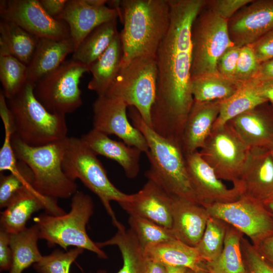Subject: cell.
I'll list each match as a JSON object with an SVG mask.
<instances>
[{"instance_id":"6da1fadb","label":"cell","mask_w":273,"mask_h":273,"mask_svg":"<svg viewBox=\"0 0 273 273\" xmlns=\"http://www.w3.org/2000/svg\"><path fill=\"white\" fill-rule=\"evenodd\" d=\"M206 0H169L170 21L156 54L157 89L151 127L162 137L181 143L194 100L192 92L191 28Z\"/></svg>"},{"instance_id":"7a4b0ae2","label":"cell","mask_w":273,"mask_h":273,"mask_svg":"<svg viewBox=\"0 0 273 273\" xmlns=\"http://www.w3.org/2000/svg\"><path fill=\"white\" fill-rule=\"evenodd\" d=\"M121 8V65L138 57H155L170 25L169 0H122Z\"/></svg>"},{"instance_id":"3957f363","label":"cell","mask_w":273,"mask_h":273,"mask_svg":"<svg viewBox=\"0 0 273 273\" xmlns=\"http://www.w3.org/2000/svg\"><path fill=\"white\" fill-rule=\"evenodd\" d=\"M128 109L132 124L141 131L148 144V151L145 153L150 164L145 173L148 179L155 182L171 197L197 203L181 145L155 132L144 121L135 108L129 106Z\"/></svg>"},{"instance_id":"277c9868","label":"cell","mask_w":273,"mask_h":273,"mask_svg":"<svg viewBox=\"0 0 273 273\" xmlns=\"http://www.w3.org/2000/svg\"><path fill=\"white\" fill-rule=\"evenodd\" d=\"M34 86L27 81L16 95L7 100L12 135L32 147L64 140L68 137L65 115L48 111L35 97Z\"/></svg>"},{"instance_id":"5b68a950","label":"cell","mask_w":273,"mask_h":273,"mask_svg":"<svg viewBox=\"0 0 273 273\" xmlns=\"http://www.w3.org/2000/svg\"><path fill=\"white\" fill-rule=\"evenodd\" d=\"M70 206L67 213L55 216L44 213L33 218L39 239L46 240L50 246L58 245L65 251L74 246L93 252L100 258H107L86 232V225L94 212L91 197L77 190L71 197Z\"/></svg>"},{"instance_id":"8992f818","label":"cell","mask_w":273,"mask_h":273,"mask_svg":"<svg viewBox=\"0 0 273 273\" xmlns=\"http://www.w3.org/2000/svg\"><path fill=\"white\" fill-rule=\"evenodd\" d=\"M64 140L32 147L13 135L11 139L17 159L24 163L33 174L34 188L44 196L57 199L71 198L77 191L75 181L68 177L63 169Z\"/></svg>"},{"instance_id":"52a82bcc","label":"cell","mask_w":273,"mask_h":273,"mask_svg":"<svg viewBox=\"0 0 273 273\" xmlns=\"http://www.w3.org/2000/svg\"><path fill=\"white\" fill-rule=\"evenodd\" d=\"M64 172L70 179H78L100 199L113 224L121 223L115 216L110 202L118 204L128 196L118 189L110 180L102 163L81 138L67 137L64 141L62 156Z\"/></svg>"},{"instance_id":"ba28073f","label":"cell","mask_w":273,"mask_h":273,"mask_svg":"<svg viewBox=\"0 0 273 273\" xmlns=\"http://www.w3.org/2000/svg\"><path fill=\"white\" fill-rule=\"evenodd\" d=\"M157 81L155 57H138L121 65L105 95L117 98L136 108L151 127V112L155 102Z\"/></svg>"},{"instance_id":"9c48e42d","label":"cell","mask_w":273,"mask_h":273,"mask_svg":"<svg viewBox=\"0 0 273 273\" xmlns=\"http://www.w3.org/2000/svg\"><path fill=\"white\" fill-rule=\"evenodd\" d=\"M228 21L205 5L195 18L191 28V78L216 71L219 58L234 45L229 36Z\"/></svg>"},{"instance_id":"30bf717a","label":"cell","mask_w":273,"mask_h":273,"mask_svg":"<svg viewBox=\"0 0 273 273\" xmlns=\"http://www.w3.org/2000/svg\"><path fill=\"white\" fill-rule=\"evenodd\" d=\"M89 67L73 59L65 61L56 70L35 85L37 99L50 112L66 115L82 105L81 78Z\"/></svg>"},{"instance_id":"8fae6325","label":"cell","mask_w":273,"mask_h":273,"mask_svg":"<svg viewBox=\"0 0 273 273\" xmlns=\"http://www.w3.org/2000/svg\"><path fill=\"white\" fill-rule=\"evenodd\" d=\"M249 150L228 122L212 130L199 152L220 179L231 181L236 187Z\"/></svg>"},{"instance_id":"7c38bea8","label":"cell","mask_w":273,"mask_h":273,"mask_svg":"<svg viewBox=\"0 0 273 273\" xmlns=\"http://www.w3.org/2000/svg\"><path fill=\"white\" fill-rule=\"evenodd\" d=\"M219 219L248 237L254 247L273 235V218L262 203L241 196L236 201L205 207Z\"/></svg>"},{"instance_id":"4fadbf2b","label":"cell","mask_w":273,"mask_h":273,"mask_svg":"<svg viewBox=\"0 0 273 273\" xmlns=\"http://www.w3.org/2000/svg\"><path fill=\"white\" fill-rule=\"evenodd\" d=\"M0 15L1 19L17 24L39 38L70 37L67 24L49 15L39 0L1 1Z\"/></svg>"},{"instance_id":"5bb4252c","label":"cell","mask_w":273,"mask_h":273,"mask_svg":"<svg viewBox=\"0 0 273 273\" xmlns=\"http://www.w3.org/2000/svg\"><path fill=\"white\" fill-rule=\"evenodd\" d=\"M128 106L114 97L98 96L93 104L94 129L106 134H115L126 144L146 153L147 142L141 131L128 120Z\"/></svg>"},{"instance_id":"9a60e30c","label":"cell","mask_w":273,"mask_h":273,"mask_svg":"<svg viewBox=\"0 0 273 273\" xmlns=\"http://www.w3.org/2000/svg\"><path fill=\"white\" fill-rule=\"evenodd\" d=\"M191 186L196 202L204 207L235 201L241 196L238 189H229L197 151L185 155Z\"/></svg>"},{"instance_id":"2e32d148","label":"cell","mask_w":273,"mask_h":273,"mask_svg":"<svg viewBox=\"0 0 273 273\" xmlns=\"http://www.w3.org/2000/svg\"><path fill=\"white\" fill-rule=\"evenodd\" d=\"M273 28V0H252L228 21L230 39L235 46L250 45Z\"/></svg>"},{"instance_id":"e0dca14e","label":"cell","mask_w":273,"mask_h":273,"mask_svg":"<svg viewBox=\"0 0 273 273\" xmlns=\"http://www.w3.org/2000/svg\"><path fill=\"white\" fill-rule=\"evenodd\" d=\"M41 209L55 216L66 213L58 204L57 199L40 194L32 185L25 186L1 212L0 229L9 234L20 232L26 228L31 215Z\"/></svg>"},{"instance_id":"ac0fdd59","label":"cell","mask_w":273,"mask_h":273,"mask_svg":"<svg viewBox=\"0 0 273 273\" xmlns=\"http://www.w3.org/2000/svg\"><path fill=\"white\" fill-rule=\"evenodd\" d=\"M236 188L240 195L263 202L273 195V158L270 150L251 148Z\"/></svg>"},{"instance_id":"d6986e66","label":"cell","mask_w":273,"mask_h":273,"mask_svg":"<svg viewBox=\"0 0 273 273\" xmlns=\"http://www.w3.org/2000/svg\"><path fill=\"white\" fill-rule=\"evenodd\" d=\"M171 197L153 181L147 182L138 192L128 195L119 203L129 216L149 219L171 229L172 224Z\"/></svg>"},{"instance_id":"ffe728a7","label":"cell","mask_w":273,"mask_h":273,"mask_svg":"<svg viewBox=\"0 0 273 273\" xmlns=\"http://www.w3.org/2000/svg\"><path fill=\"white\" fill-rule=\"evenodd\" d=\"M118 17L117 11L107 5L95 6L85 0H68L62 12L55 19L67 24L75 50L95 28Z\"/></svg>"},{"instance_id":"44dd1931","label":"cell","mask_w":273,"mask_h":273,"mask_svg":"<svg viewBox=\"0 0 273 273\" xmlns=\"http://www.w3.org/2000/svg\"><path fill=\"white\" fill-rule=\"evenodd\" d=\"M228 123L250 149L273 148V107L269 102L238 115Z\"/></svg>"},{"instance_id":"7402d4cb","label":"cell","mask_w":273,"mask_h":273,"mask_svg":"<svg viewBox=\"0 0 273 273\" xmlns=\"http://www.w3.org/2000/svg\"><path fill=\"white\" fill-rule=\"evenodd\" d=\"M171 230L176 239L196 247L204 232L209 215L200 204L171 197Z\"/></svg>"},{"instance_id":"603a6c76","label":"cell","mask_w":273,"mask_h":273,"mask_svg":"<svg viewBox=\"0 0 273 273\" xmlns=\"http://www.w3.org/2000/svg\"><path fill=\"white\" fill-rule=\"evenodd\" d=\"M221 101H194L183 132L181 146L185 156L203 146L219 115Z\"/></svg>"},{"instance_id":"cb8c5ba5","label":"cell","mask_w":273,"mask_h":273,"mask_svg":"<svg viewBox=\"0 0 273 273\" xmlns=\"http://www.w3.org/2000/svg\"><path fill=\"white\" fill-rule=\"evenodd\" d=\"M81 138L97 155H102L117 162L129 178L137 176L142 153L140 149L124 142L110 139L107 134L94 128Z\"/></svg>"},{"instance_id":"d4e9b609","label":"cell","mask_w":273,"mask_h":273,"mask_svg":"<svg viewBox=\"0 0 273 273\" xmlns=\"http://www.w3.org/2000/svg\"><path fill=\"white\" fill-rule=\"evenodd\" d=\"M74 50L71 37L62 39L39 38L35 53L27 65V81L35 85L61 66L66 57L73 54Z\"/></svg>"},{"instance_id":"484cf974","label":"cell","mask_w":273,"mask_h":273,"mask_svg":"<svg viewBox=\"0 0 273 273\" xmlns=\"http://www.w3.org/2000/svg\"><path fill=\"white\" fill-rule=\"evenodd\" d=\"M144 254L147 260L166 266L207 270L206 262L201 257L196 248L177 239L149 245L144 248Z\"/></svg>"},{"instance_id":"4316f807","label":"cell","mask_w":273,"mask_h":273,"mask_svg":"<svg viewBox=\"0 0 273 273\" xmlns=\"http://www.w3.org/2000/svg\"><path fill=\"white\" fill-rule=\"evenodd\" d=\"M122 58V46L118 32L105 51L89 66L92 77L88 89L98 96L104 95L119 72Z\"/></svg>"},{"instance_id":"83f0119b","label":"cell","mask_w":273,"mask_h":273,"mask_svg":"<svg viewBox=\"0 0 273 273\" xmlns=\"http://www.w3.org/2000/svg\"><path fill=\"white\" fill-rule=\"evenodd\" d=\"M39 39L17 24L1 19L0 55L12 56L28 65Z\"/></svg>"},{"instance_id":"f1b7e54d","label":"cell","mask_w":273,"mask_h":273,"mask_svg":"<svg viewBox=\"0 0 273 273\" xmlns=\"http://www.w3.org/2000/svg\"><path fill=\"white\" fill-rule=\"evenodd\" d=\"M117 232L111 239L96 243L99 248L108 245H116L121 253L123 265L116 273H145L148 260L144 248L131 230H126L121 224L117 228ZM98 273H107L104 270Z\"/></svg>"},{"instance_id":"f546056e","label":"cell","mask_w":273,"mask_h":273,"mask_svg":"<svg viewBox=\"0 0 273 273\" xmlns=\"http://www.w3.org/2000/svg\"><path fill=\"white\" fill-rule=\"evenodd\" d=\"M244 84L227 77L217 71L191 78L194 100L199 102L227 99L237 92Z\"/></svg>"},{"instance_id":"4dcf8cb0","label":"cell","mask_w":273,"mask_h":273,"mask_svg":"<svg viewBox=\"0 0 273 273\" xmlns=\"http://www.w3.org/2000/svg\"><path fill=\"white\" fill-rule=\"evenodd\" d=\"M38 230L34 224L23 231L10 234V246L12 252V263L9 273H22L42 257L37 246Z\"/></svg>"},{"instance_id":"1f68e13d","label":"cell","mask_w":273,"mask_h":273,"mask_svg":"<svg viewBox=\"0 0 273 273\" xmlns=\"http://www.w3.org/2000/svg\"><path fill=\"white\" fill-rule=\"evenodd\" d=\"M117 20L104 23L92 30L74 51L72 59L89 67L105 51L118 33Z\"/></svg>"},{"instance_id":"d6a6232c","label":"cell","mask_w":273,"mask_h":273,"mask_svg":"<svg viewBox=\"0 0 273 273\" xmlns=\"http://www.w3.org/2000/svg\"><path fill=\"white\" fill-rule=\"evenodd\" d=\"M243 234L228 224L223 249L214 261L206 262L209 273H245L247 270L244 263L241 240Z\"/></svg>"},{"instance_id":"836d02e7","label":"cell","mask_w":273,"mask_h":273,"mask_svg":"<svg viewBox=\"0 0 273 273\" xmlns=\"http://www.w3.org/2000/svg\"><path fill=\"white\" fill-rule=\"evenodd\" d=\"M265 102H268L259 93L255 81L245 83L230 98L221 101L219 115L212 129L222 126L233 118Z\"/></svg>"},{"instance_id":"e575fe53","label":"cell","mask_w":273,"mask_h":273,"mask_svg":"<svg viewBox=\"0 0 273 273\" xmlns=\"http://www.w3.org/2000/svg\"><path fill=\"white\" fill-rule=\"evenodd\" d=\"M0 80L7 100L16 95L28 80L27 65L10 55H0Z\"/></svg>"},{"instance_id":"d590c367","label":"cell","mask_w":273,"mask_h":273,"mask_svg":"<svg viewBox=\"0 0 273 273\" xmlns=\"http://www.w3.org/2000/svg\"><path fill=\"white\" fill-rule=\"evenodd\" d=\"M228 226L224 221L209 216L203 236L196 247L205 262L215 260L221 253Z\"/></svg>"},{"instance_id":"8d00e7d4","label":"cell","mask_w":273,"mask_h":273,"mask_svg":"<svg viewBox=\"0 0 273 273\" xmlns=\"http://www.w3.org/2000/svg\"><path fill=\"white\" fill-rule=\"evenodd\" d=\"M128 223L144 248L150 245L176 239L171 229L159 225L146 218L129 216Z\"/></svg>"},{"instance_id":"74e56055","label":"cell","mask_w":273,"mask_h":273,"mask_svg":"<svg viewBox=\"0 0 273 273\" xmlns=\"http://www.w3.org/2000/svg\"><path fill=\"white\" fill-rule=\"evenodd\" d=\"M83 251L77 247L65 252L55 249L50 254L42 256L33 266L38 273H69L72 263Z\"/></svg>"},{"instance_id":"f35d334b","label":"cell","mask_w":273,"mask_h":273,"mask_svg":"<svg viewBox=\"0 0 273 273\" xmlns=\"http://www.w3.org/2000/svg\"><path fill=\"white\" fill-rule=\"evenodd\" d=\"M0 208H5L16 195L25 186L32 185L33 174L29 168L23 175L13 173L4 175L1 172L0 177Z\"/></svg>"},{"instance_id":"ab89813d","label":"cell","mask_w":273,"mask_h":273,"mask_svg":"<svg viewBox=\"0 0 273 273\" xmlns=\"http://www.w3.org/2000/svg\"><path fill=\"white\" fill-rule=\"evenodd\" d=\"M260 64L250 47L241 48L234 79L242 83L252 80L257 74Z\"/></svg>"},{"instance_id":"60d3db41","label":"cell","mask_w":273,"mask_h":273,"mask_svg":"<svg viewBox=\"0 0 273 273\" xmlns=\"http://www.w3.org/2000/svg\"><path fill=\"white\" fill-rule=\"evenodd\" d=\"M241 249L246 266L252 273H273V264L243 237L241 240Z\"/></svg>"},{"instance_id":"b9f144b4","label":"cell","mask_w":273,"mask_h":273,"mask_svg":"<svg viewBox=\"0 0 273 273\" xmlns=\"http://www.w3.org/2000/svg\"><path fill=\"white\" fill-rule=\"evenodd\" d=\"M252 0H206L205 7L229 21L240 9Z\"/></svg>"},{"instance_id":"7bdbcfd3","label":"cell","mask_w":273,"mask_h":273,"mask_svg":"<svg viewBox=\"0 0 273 273\" xmlns=\"http://www.w3.org/2000/svg\"><path fill=\"white\" fill-rule=\"evenodd\" d=\"M241 48L233 45L221 55L217 61L216 70L222 75L234 78Z\"/></svg>"},{"instance_id":"ee69618b","label":"cell","mask_w":273,"mask_h":273,"mask_svg":"<svg viewBox=\"0 0 273 273\" xmlns=\"http://www.w3.org/2000/svg\"><path fill=\"white\" fill-rule=\"evenodd\" d=\"M248 46L260 63L273 58V28L257 41Z\"/></svg>"},{"instance_id":"f6af8a7d","label":"cell","mask_w":273,"mask_h":273,"mask_svg":"<svg viewBox=\"0 0 273 273\" xmlns=\"http://www.w3.org/2000/svg\"><path fill=\"white\" fill-rule=\"evenodd\" d=\"M12 263V252L10 246V234L0 229V269L9 271Z\"/></svg>"},{"instance_id":"bcb514c9","label":"cell","mask_w":273,"mask_h":273,"mask_svg":"<svg viewBox=\"0 0 273 273\" xmlns=\"http://www.w3.org/2000/svg\"><path fill=\"white\" fill-rule=\"evenodd\" d=\"M39 1L46 13L55 19L62 12L68 0H39Z\"/></svg>"},{"instance_id":"7dc6e473","label":"cell","mask_w":273,"mask_h":273,"mask_svg":"<svg viewBox=\"0 0 273 273\" xmlns=\"http://www.w3.org/2000/svg\"><path fill=\"white\" fill-rule=\"evenodd\" d=\"M273 80V58L262 62L255 77L252 80L260 81Z\"/></svg>"},{"instance_id":"c3c4849f","label":"cell","mask_w":273,"mask_h":273,"mask_svg":"<svg viewBox=\"0 0 273 273\" xmlns=\"http://www.w3.org/2000/svg\"><path fill=\"white\" fill-rule=\"evenodd\" d=\"M254 81L260 95L273 106V80Z\"/></svg>"},{"instance_id":"681fc988","label":"cell","mask_w":273,"mask_h":273,"mask_svg":"<svg viewBox=\"0 0 273 273\" xmlns=\"http://www.w3.org/2000/svg\"><path fill=\"white\" fill-rule=\"evenodd\" d=\"M255 247L267 260L273 264V235Z\"/></svg>"},{"instance_id":"f907efd6","label":"cell","mask_w":273,"mask_h":273,"mask_svg":"<svg viewBox=\"0 0 273 273\" xmlns=\"http://www.w3.org/2000/svg\"><path fill=\"white\" fill-rule=\"evenodd\" d=\"M145 273H167V268L163 264L148 260Z\"/></svg>"},{"instance_id":"816d5d0a","label":"cell","mask_w":273,"mask_h":273,"mask_svg":"<svg viewBox=\"0 0 273 273\" xmlns=\"http://www.w3.org/2000/svg\"><path fill=\"white\" fill-rule=\"evenodd\" d=\"M266 210L273 218V195L262 202Z\"/></svg>"},{"instance_id":"f5cc1de1","label":"cell","mask_w":273,"mask_h":273,"mask_svg":"<svg viewBox=\"0 0 273 273\" xmlns=\"http://www.w3.org/2000/svg\"><path fill=\"white\" fill-rule=\"evenodd\" d=\"M166 268L167 273H184L187 268L180 266H166Z\"/></svg>"},{"instance_id":"db71d44e","label":"cell","mask_w":273,"mask_h":273,"mask_svg":"<svg viewBox=\"0 0 273 273\" xmlns=\"http://www.w3.org/2000/svg\"><path fill=\"white\" fill-rule=\"evenodd\" d=\"M184 273H209L207 270H195L187 268Z\"/></svg>"},{"instance_id":"11a10c76","label":"cell","mask_w":273,"mask_h":273,"mask_svg":"<svg viewBox=\"0 0 273 273\" xmlns=\"http://www.w3.org/2000/svg\"><path fill=\"white\" fill-rule=\"evenodd\" d=\"M245 273H252V272L247 269V271H246V272Z\"/></svg>"},{"instance_id":"9f6ffc18","label":"cell","mask_w":273,"mask_h":273,"mask_svg":"<svg viewBox=\"0 0 273 273\" xmlns=\"http://www.w3.org/2000/svg\"><path fill=\"white\" fill-rule=\"evenodd\" d=\"M270 151L273 158V148L270 150Z\"/></svg>"},{"instance_id":"6f0895ef","label":"cell","mask_w":273,"mask_h":273,"mask_svg":"<svg viewBox=\"0 0 273 273\" xmlns=\"http://www.w3.org/2000/svg\"><path fill=\"white\" fill-rule=\"evenodd\" d=\"M272 107H273V106L272 105Z\"/></svg>"}]
</instances>
